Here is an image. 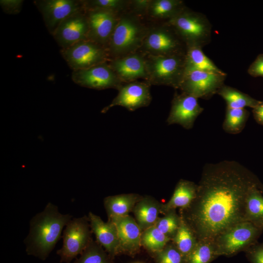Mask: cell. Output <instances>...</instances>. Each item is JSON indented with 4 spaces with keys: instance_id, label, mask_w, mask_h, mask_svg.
I'll list each match as a JSON object with an SVG mask.
<instances>
[{
    "instance_id": "obj_1",
    "label": "cell",
    "mask_w": 263,
    "mask_h": 263,
    "mask_svg": "<svg viewBox=\"0 0 263 263\" xmlns=\"http://www.w3.org/2000/svg\"><path fill=\"white\" fill-rule=\"evenodd\" d=\"M263 184L239 163L223 161L207 164L191 204L181 217L198 241H213L234 225L247 222L246 203L251 189Z\"/></svg>"
},
{
    "instance_id": "obj_2",
    "label": "cell",
    "mask_w": 263,
    "mask_h": 263,
    "mask_svg": "<svg viewBox=\"0 0 263 263\" xmlns=\"http://www.w3.org/2000/svg\"><path fill=\"white\" fill-rule=\"evenodd\" d=\"M72 217L69 214L60 213L56 206L48 203L43 210L30 222L29 232L24 241L27 253L45 260L62 237L63 228Z\"/></svg>"
},
{
    "instance_id": "obj_3",
    "label": "cell",
    "mask_w": 263,
    "mask_h": 263,
    "mask_svg": "<svg viewBox=\"0 0 263 263\" xmlns=\"http://www.w3.org/2000/svg\"><path fill=\"white\" fill-rule=\"evenodd\" d=\"M149 27L141 17L130 11L121 14L107 47L109 60L138 52Z\"/></svg>"
},
{
    "instance_id": "obj_4",
    "label": "cell",
    "mask_w": 263,
    "mask_h": 263,
    "mask_svg": "<svg viewBox=\"0 0 263 263\" xmlns=\"http://www.w3.org/2000/svg\"><path fill=\"white\" fill-rule=\"evenodd\" d=\"M165 22L174 29L187 46L203 48L210 42L212 26L208 19L187 6Z\"/></svg>"
},
{
    "instance_id": "obj_5",
    "label": "cell",
    "mask_w": 263,
    "mask_h": 263,
    "mask_svg": "<svg viewBox=\"0 0 263 263\" xmlns=\"http://www.w3.org/2000/svg\"><path fill=\"white\" fill-rule=\"evenodd\" d=\"M187 45L174 29L166 22L149 23L142 45L138 51L152 56L185 55Z\"/></svg>"
},
{
    "instance_id": "obj_6",
    "label": "cell",
    "mask_w": 263,
    "mask_h": 263,
    "mask_svg": "<svg viewBox=\"0 0 263 263\" xmlns=\"http://www.w3.org/2000/svg\"><path fill=\"white\" fill-rule=\"evenodd\" d=\"M145 55L148 73L146 81L151 85H165L179 89L185 74V55Z\"/></svg>"
},
{
    "instance_id": "obj_7",
    "label": "cell",
    "mask_w": 263,
    "mask_h": 263,
    "mask_svg": "<svg viewBox=\"0 0 263 263\" xmlns=\"http://www.w3.org/2000/svg\"><path fill=\"white\" fill-rule=\"evenodd\" d=\"M262 231L249 222L234 225L213 241L216 255L232 257L241 251L245 252L257 243Z\"/></svg>"
},
{
    "instance_id": "obj_8",
    "label": "cell",
    "mask_w": 263,
    "mask_h": 263,
    "mask_svg": "<svg viewBox=\"0 0 263 263\" xmlns=\"http://www.w3.org/2000/svg\"><path fill=\"white\" fill-rule=\"evenodd\" d=\"M88 217L72 218L66 225L62 238L61 248L56 252L60 262L71 263L80 255L91 242Z\"/></svg>"
},
{
    "instance_id": "obj_9",
    "label": "cell",
    "mask_w": 263,
    "mask_h": 263,
    "mask_svg": "<svg viewBox=\"0 0 263 263\" xmlns=\"http://www.w3.org/2000/svg\"><path fill=\"white\" fill-rule=\"evenodd\" d=\"M60 53L73 71L86 69L109 60L107 49L89 40L61 49Z\"/></svg>"
},
{
    "instance_id": "obj_10",
    "label": "cell",
    "mask_w": 263,
    "mask_h": 263,
    "mask_svg": "<svg viewBox=\"0 0 263 263\" xmlns=\"http://www.w3.org/2000/svg\"><path fill=\"white\" fill-rule=\"evenodd\" d=\"M226 74L193 71L185 74L179 89L198 99H208L224 85Z\"/></svg>"
},
{
    "instance_id": "obj_11",
    "label": "cell",
    "mask_w": 263,
    "mask_h": 263,
    "mask_svg": "<svg viewBox=\"0 0 263 263\" xmlns=\"http://www.w3.org/2000/svg\"><path fill=\"white\" fill-rule=\"evenodd\" d=\"M72 78L80 86L96 90L113 88L118 90L124 83L108 61L86 69L74 71Z\"/></svg>"
},
{
    "instance_id": "obj_12",
    "label": "cell",
    "mask_w": 263,
    "mask_h": 263,
    "mask_svg": "<svg viewBox=\"0 0 263 263\" xmlns=\"http://www.w3.org/2000/svg\"><path fill=\"white\" fill-rule=\"evenodd\" d=\"M150 86L145 80L123 83L118 90L116 96L109 105L103 108L101 113H105L116 106H122L132 112L149 106L152 99Z\"/></svg>"
},
{
    "instance_id": "obj_13",
    "label": "cell",
    "mask_w": 263,
    "mask_h": 263,
    "mask_svg": "<svg viewBox=\"0 0 263 263\" xmlns=\"http://www.w3.org/2000/svg\"><path fill=\"white\" fill-rule=\"evenodd\" d=\"M34 2L52 35L63 20L85 9L82 0H37Z\"/></svg>"
},
{
    "instance_id": "obj_14",
    "label": "cell",
    "mask_w": 263,
    "mask_h": 263,
    "mask_svg": "<svg viewBox=\"0 0 263 263\" xmlns=\"http://www.w3.org/2000/svg\"><path fill=\"white\" fill-rule=\"evenodd\" d=\"M89 24L85 9L78 11L63 20L53 34L61 49L88 40Z\"/></svg>"
},
{
    "instance_id": "obj_15",
    "label": "cell",
    "mask_w": 263,
    "mask_h": 263,
    "mask_svg": "<svg viewBox=\"0 0 263 263\" xmlns=\"http://www.w3.org/2000/svg\"><path fill=\"white\" fill-rule=\"evenodd\" d=\"M198 98L187 93H175L167 122L179 124L186 129L192 128L197 117L203 112Z\"/></svg>"
},
{
    "instance_id": "obj_16",
    "label": "cell",
    "mask_w": 263,
    "mask_h": 263,
    "mask_svg": "<svg viewBox=\"0 0 263 263\" xmlns=\"http://www.w3.org/2000/svg\"><path fill=\"white\" fill-rule=\"evenodd\" d=\"M85 13L89 24L88 40L107 49L121 14L97 9H85Z\"/></svg>"
},
{
    "instance_id": "obj_17",
    "label": "cell",
    "mask_w": 263,
    "mask_h": 263,
    "mask_svg": "<svg viewBox=\"0 0 263 263\" xmlns=\"http://www.w3.org/2000/svg\"><path fill=\"white\" fill-rule=\"evenodd\" d=\"M108 63L124 83L147 79L145 55L140 52L110 59Z\"/></svg>"
},
{
    "instance_id": "obj_18",
    "label": "cell",
    "mask_w": 263,
    "mask_h": 263,
    "mask_svg": "<svg viewBox=\"0 0 263 263\" xmlns=\"http://www.w3.org/2000/svg\"><path fill=\"white\" fill-rule=\"evenodd\" d=\"M114 225L119 241L120 251L130 253L137 251L141 244V228L129 215L109 219Z\"/></svg>"
},
{
    "instance_id": "obj_19",
    "label": "cell",
    "mask_w": 263,
    "mask_h": 263,
    "mask_svg": "<svg viewBox=\"0 0 263 263\" xmlns=\"http://www.w3.org/2000/svg\"><path fill=\"white\" fill-rule=\"evenodd\" d=\"M88 218L90 227L94 234L97 243L111 255H114L120 251L119 241L115 226L108 220L104 222L101 218L92 212H89Z\"/></svg>"
},
{
    "instance_id": "obj_20",
    "label": "cell",
    "mask_w": 263,
    "mask_h": 263,
    "mask_svg": "<svg viewBox=\"0 0 263 263\" xmlns=\"http://www.w3.org/2000/svg\"><path fill=\"white\" fill-rule=\"evenodd\" d=\"M186 7L182 0H151L143 18L149 23L165 22Z\"/></svg>"
},
{
    "instance_id": "obj_21",
    "label": "cell",
    "mask_w": 263,
    "mask_h": 263,
    "mask_svg": "<svg viewBox=\"0 0 263 263\" xmlns=\"http://www.w3.org/2000/svg\"><path fill=\"white\" fill-rule=\"evenodd\" d=\"M197 185L185 180H180L169 202L162 206V211L167 212L177 207L185 209L193 201L196 195Z\"/></svg>"
},
{
    "instance_id": "obj_22",
    "label": "cell",
    "mask_w": 263,
    "mask_h": 263,
    "mask_svg": "<svg viewBox=\"0 0 263 263\" xmlns=\"http://www.w3.org/2000/svg\"><path fill=\"white\" fill-rule=\"evenodd\" d=\"M136 222L141 229L154 225L158 220V215L162 211V206L154 200L145 197L141 198L133 208Z\"/></svg>"
},
{
    "instance_id": "obj_23",
    "label": "cell",
    "mask_w": 263,
    "mask_h": 263,
    "mask_svg": "<svg viewBox=\"0 0 263 263\" xmlns=\"http://www.w3.org/2000/svg\"><path fill=\"white\" fill-rule=\"evenodd\" d=\"M140 199L135 194H123L106 197L104 204L109 219L129 215Z\"/></svg>"
},
{
    "instance_id": "obj_24",
    "label": "cell",
    "mask_w": 263,
    "mask_h": 263,
    "mask_svg": "<svg viewBox=\"0 0 263 263\" xmlns=\"http://www.w3.org/2000/svg\"><path fill=\"white\" fill-rule=\"evenodd\" d=\"M185 74L193 71L224 73L203 52L198 46H187L185 57Z\"/></svg>"
},
{
    "instance_id": "obj_25",
    "label": "cell",
    "mask_w": 263,
    "mask_h": 263,
    "mask_svg": "<svg viewBox=\"0 0 263 263\" xmlns=\"http://www.w3.org/2000/svg\"><path fill=\"white\" fill-rule=\"evenodd\" d=\"M263 188L255 187L249 193L246 203L245 217L250 222L263 230Z\"/></svg>"
},
{
    "instance_id": "obj_26",
    "label": "cell",
    "mask_w": 263,
    "mask_h": 263,
    "mask_svg": "<svg viewBox=\"0 0 263 263\" xmlns=\"http://www.w3.org/2000/svg\"><path fill=\"white\" fill-rule=\"evenodd\" d=\"M217 94L225 100L227 107L230 108L245 109L248 107L253 109L261 102L236 89L225 84L219 89Z\"/></svg>"
},
{
    "instance_id": "obj_27",
    "label": "cell",
    "mask_w": 263,
    "mask_h": 263,
    "mask_svg": "<svg viewBox=\"0 0 263 263\" xmlns=\"http://www.w3.org/2000/svg\"><path fill=\"white\" fill-rule=\"evenodd\" d=\"M180 218L179 227L172 241L183 255L185 262L198 241L188 225L181 217Z\"/></svg>"
},
{
    "instance_id": "obj_28",
    "label": "cell",
    "mask_w": 263,
    "mask_h": 263,
    "mask_svg": "<svg viewBox=\"0 0 263 263\" xmlns=\"http://www.w3.org/2000/svg\"><path fill=\"white\" fill-rule=\"evenodd\" d=\"M172 239L162 233L155 225L144 230L141 244L151 252L156 253L162 250Z\"/></svg>"
},
{
    "instance_id": "obj_29",
    "label": "cell",
    "mask_w": 263,
    "mask_h": 263,
    "mask_svg": "<svg viewBox=\"0 0 263 263\" xmlns=\"http://www.w3.org/2000/svg\"><path fill=\"white\" fill-rule=\"evenodd\" d=\"M249 113L245 109H235L227 107L223 128L226 132L237 133L245 126Z\"/></svg>"
},
{
    "instance_id": "obj_30",
    "label": "cell",
    "mask_w": 263,
    "mask_h": 263,
    "mask_svg": "<svg viewBox=\"0 0 263 263\" xmlns=\"http://www.w3.org/2000/svg\"><path fill=\"white\" fill-rule=\"evenodd\" d=\"M217 257L213 242L200 241L185 263H210Z\"/></svg>"
},
{
    "instance_id": "obj_31",
    "label": "cell",
    "mask_w": 263,
    "mask_h": 263,
    "mask_svg": "<svg viewBox=\"0 0 263 263\" xmlns=\"http://www.w3.org/2000/svg\"><path fill=\"white\" fill-rule=\"evenodd\" d=\"M86 10H102L122 14L128 11L130 0H82Z\"/></svg>"
},
{
    "instance_id": "obj_32",
    "label": "cell",
    "mask_w": 263,
    "mask_h": 263,
    "mask_svg": "<svg viewBox=\"0 0 263 263\" xmlns=\"http://www.w3.org/2000/svg\"><path fill=\"white\" fill-rule=\"evenodd\" d=\"M73 263H110L108 255L97 242L93 241Z\"/></svg>"
},
{
    "instance_id": "obj_33",
    "label": "cell",
    "mask_w": 263,
    "mask_h": 263,
    "mask_svg": "<svg viewBox=\"0 0 263 263\" xmlns=\"http://www.w3.org/2000/svg\"><path fill=\"white\" fill-rule=\"evenodd\" d=\"M180 219L175 209L171 210L167 212L164 217L159 218L154 225L172 239L179 227Z\"/></svg>"
},
{
    "instance_id": "obj_34",
    "label": "cell",
    "mask_w": 263,
    "mask_h": 263,
    "mask_svg": "<svg viewBox=\"0 0 263 263\" xmlns=\"http://www.w3.org/2000/svg\"><path fill=\"white\" fill-rule=\"evenodd\" d=\"M156 254L157 263H185L183 255L173 242Z\"/></svg>"
},
{
    "instance_id": "obj_35",
    "label": "cell",
    "mask_w": 263,
    "mask_h": 263,
    "mask_svg": "<svg viewBox=\"0 0 263 263\" xmlns=\"http://www.w3.org/2000/svg\"><path fill=\"white\" fill-rule=\"evenodd\" d=\"M245 252L246 257L251 263H263V243H256Z\"/></svg>"
},
{
    "instance_id": "obj_36",
    "label": "cell",
    "mask_w": 263,
    "mask_h": 263,
    "mask_svg": "<svg viewBox=\"0 0 263 263\" xmlns=\"http://www.w3.org/2000/svg\"><path fill=\"white\" fill-rule=\"evenodd\" d=\"M23 2V0H0V5L5 13L17 14L20 12Z\"/></svg>"
},
{
    "instance_id": "obj_37",
    "label": "cell",
    "mask_w": 263,
    "mask_h": 263,
    "mask_svg": "<svg viewBox=\"0 0 263 263\" xmlns=\"http://www.w3.org/2000/svg\"><path fill=\"white\" fill-rule=\"evenodd\" d=\"M151 0H130V11L144 18Z\"/></svg>"
},
{
    "instance_id": "obj_38",
    "label": "cell",
    "mask_w": 263,
    "mask_h": 263,
    "mask_svg": "<svg viewBox=\"0 0 263 263\" xmlns=\"http://www.w3.org/2000/svg\"><path fill=\"white\" fill-rule=\"evenodd\" d=\"M247 72L253 77H263V54L256 57L248 67Z\"/></svg>"
},
{
    "instance_id": "obj_39",
    "label": "cell",
    "mask_w": 263,
    "mask_h": 263,
    "mask_svg": "<svg viewBox=\"0 0 263 263\" xmlns=\"http://www.w3.org/2000/svg\"><path fill=\"white\" fill-rule=\"evenodd\" d=\"M254 118L256 121L263 125V101L258 104L252 110Z\"/></svg>"
},
{
    "instance_id": "obj_40",
    "label": "cell",
    "mask_w": 263,
    "mask_h": 263,
    "mask_svg": "<svg viewBox=\"0 0 263 263\" xmlns=\"http://www.w3.org/2000/svg\"></svg>"
}]
</instances>
